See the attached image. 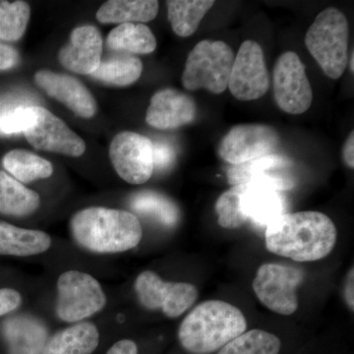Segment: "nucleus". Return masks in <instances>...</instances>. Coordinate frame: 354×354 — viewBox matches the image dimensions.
<instances>
[{
  "mask_svg": "<svg viewBox=\"0 0 354 354\" xmlns=\"http://www.w3.org/2000/svg\"><path fill=\"white\" fill-rule=\"evenodd\" d=\"M109 158L118 176L127 183L143 184L153 172V142L136 132L123 131L114 136Z\"/></svg>",
  "mask_w": 354,
  "mask_h": 354,
  "instance_id": "obj_12",
  "label": "nucleus"
},
{
  "mask_svg": "<svg viewBox=\"0 0 354 354\" xmlns=\"http://www.w3.org/2000/svg\"><path fill=\"white\" fill-rule=\"evenodd\" d=\"M143 71V64L136 55L120 53L102 60L93 78L116 87H127L136 82Z\"/></svg>",
  "mask_w": 354,
  "mask_h": 354,
  "instance_id": "obj_26",
  "label": "nucleus"
},
{
  "mask_svg": "<svg viewBox=\"0 0 354 354\" xmlns=\"http://www.w3.org/2000/svg\"><path fill=\"white\" fill-rule=\"evenodd\" d=\"M353 268H351L348 277H346V285H344V300L348 304L349 309L353 311L354 309V298H353Z\"/></svg>",
  "mask_w": 354,
  "mask_h": 354,
  "instance_id": "obj_38",
  "label": "nucleus"
},
{
  "mask_svg": "<svg viewBox=\"0 0 354 354\" xmlns=\"http://www.w3.org/2000/svg\"><path fill=\"white\" fill-rule=\"evenodd\" d=\"M279 143L278 131L270 125L239 124L221 139L218 153L228 164L241 165L274 153Z\"/></svg>",
  "mask_w": 354,
  "mask_h": 354,
  "instance_id": "obj_11",
  "label": "nucleus"
},
{
  "mask_svg": "<svg viewBox=\"0 0 354 354\" xmlns=\"http://www.w3.org/2000/svg\"><path fill=\"white\" fill-rule=\"evenodd\" d=\"M2 165L13 178L21 183L48 178L53 174V165L48 160L21 149L7 153Z\"/></svg>",
  "mask_w": 354,
  "mask_h": 354,
  "instance_id": "obj_27",
  "label": "nucleus"
},
{
  "mask_svg": "<svg viewBox=\"0 0 354 354\" xmlns=\"http://www.w3.org/2000/svg\"><path fill=\"white\" fill-rule=\"evenodd\" d=\"M354 132L351 131V134L346 139L344 143V149H342V158H344V162L351 169L354 167Z\"/></svg>",
  "mask_w": 354,
  "mask_h": 354,
  "instance_id": "obj_37",
  "label": "nucleus"
},
{
  "mask_svg": "<svg viewBox=\"0 0 354 354\" xmlns=\"http://www.w3.org/2000/svg\"><path fill=\"white\" fill-rule=\"evenodd\" d=\"M157 0H109L97 10V20L102 24L150 22L158 13Z\"/></svg>",
  "mask_w": 354,
  "mask_h": 354,
  "instance_id": "obj_22",
  "label": "nucleus"
},
{
  "mask_svg": "<svg viewBox=\"0 0 354 354\" xmlns=\"http://www.w3.org/2000/svg\"><path fill=\"white\" fill-rule=\"evenodd\" d=\"M305 46L324 73L337 80L348 66L349 25L346 15L329 7L317 15L304 39Z\"/></svg>",
  "mask_w": 354,
  "mask_h": 354,
  "instance_id": "obj_4",
  "label": "nucleus"
},
{
  "mask_svg": "<svg viewBox=\"0 0 354 354\" xmlns=\"http://www.w3.org/2000/svg\"><path fill=\"white\" fill-rule=\"evenodd\" d=\"M9 354H41L48 342V332L38 319L16 316L2 326Z\"/></svg>",
  "mask_w": 354,
  "mask_h": 354,
  "instance_id": "obj_18",
  "label": "nucleus"
},
{
  "mask_svg": "<svg viewBox=\"0 0 354 354\" xmlns=\"http://www.w3.org/2000/svg\"><path fill=\"white\" fill-rule=\"evenodd\" d=\"M246 187V183L232 186L216 200V213L221 227L237 230L248 221L241 208V197Z\"/></svg>",
  "mask_w": 354,
  "mask_h": 354,
  "instance_id": "obj_31",
  "label": "nucleus"
},
{
  "mask_svg": "<svg viewBox=\"0 0 354 354\" xmlns=\"http://www.w3.org/2000/svg\"><path fill=\"white\" fill-rule=\"evenodd\" d=\"M35 81L46 94L64 104L76 115L91 118L97 113L94 95L75 77L39 70L35 74Z\"/></svg>",
  "mask_w": 354,
  "mask_h": 354,
  "instance_id": "obj_15",
  "label": "nucleus"
},
{
  "mask_svg": "<svg viewBox=\"0 0 354 354\" xmlns=\"http://www.w3.org/2000/svg\"><path fill=\"white\" fill-rule=\"evenodd\" d=\"M106 354H138V346L131 339H122L114 344Z\"/></svg>",
  "mask_w": 354,
  "mask_h": 354,
  "instance_id": "obj_36",
  "label": "nucleus"
},
{
  "mask_svg": "<svg viewBox=\"0 0 354 354\" xmlns=\"http://www.w3.org/2000/svg\"><path fill=\"white\" fill-rule=\"evenodd\" d=\"M102 38L94 26H81L71 32L67 44L59 50L60 64L70 71L92 75L102 62Z\"/></svg>",
  "mask_w": 354,
  "mask_h": 354,
  "instance_id": "obj_17",
  "label": "nucleus"
},
{
  "mask_svg": "<svg viewBox=\"0 0 354 354\" xmlns=\"http://www.w3.org/2000/svg\"><path fill=\"white\" fill-rule=\"evenodd\" d=\"M270 85L271 78L262 46L254 41H243L230 72L227 87L230 93L239 101H255L269 91Z\"/></svg>",
  "mask_w": 354,
  "mask_h": 354,
  "instance_id": "obj_10",
  "label": "nucleus"
},
{
  "mask_svg": "<svg viewBox=\"0 0 354 354\" xmlns=\"http://www.w3.org/2000/svg\"><path fill=\"white\" fill-rule=\"evenodd\" d=\"M140 304L149 310L160 309L169 318H177L196 302L199 291L188 283L165 281L156 272H141L135 281Z\"/></svg>",
  "mask_w": 354,
  "mask_h": 354,
  "instance_id": "obj_9",
  "label": "nucleus"
},
{
  "mask_svg": "<svg viewBox=\"0 0 354 354\" xmlns=\"http://www.w3.org/2000/svg\"><path fill=\"white\" fill-rule=\"evenodd\" d=\"M246 184L241 197V208L248 220L267 227L274 218L285 214V202L281 192L259 184Z\"/></svg>",
  "mask_w": 354,
  "mask_h": 354,
  "instance_id": "obj_19",
  "label": "nucleus"
},
{
  "mask_svg": "<svg viewBox=\"0 0 354 354\" xmlns=\"http://www.w3.org/2000/svg\"><path fill=\"white\" fill-rule=\"evenodd\" d=\"M337 227L320 212L283 214L266 227V248L297 261L313 262L327 257L337 242Z\"/></svg>",
  "mask_w": 354,
  "mask_h": 354,
  "instance_id": "obj_1",
  "label": "nucleus"
},
{
  "mask_svg": "<svg viewBox=\"0 0 354 354\" xmlns=\"http://www.w3.org/2000/svg\"><path fill=\"white\" fill-rule=\"evenodd\" d=\"M36 106H20L0 114V132L15 134L26 132L36 122Z\"/></svg>",
  "mask_w": 354,
  "mask_h": 354,
  "instance_id": "obj_32",
  "label": "nucleus"
},
{
  "mask_svg": "<svg viewBox=\"0 0 354 354\" xmlns=\"http://www.w3.org/2000/svg\"><path fill=\"white\" fill-rule=\"evenodd\" d=\"M106 297L99 281L79 271H67L58 278L57 315L68 323L81 322L106 306Z\"/></svg>",
  "mask_w": 354,
  "mask_h": 354,
  "instance_id": "obj_6",
  "label": "nucleus"
},
{
  "mask_svg": "<svg viewBox=\"0 0 354 354\" xmlns=\"http://www.w3.org/2000/svg\"><path fill=\"white\" fill-rule=\"evenodd\" d=\"M216 2L214 0H169L167 16L177 36L187 38L199 28L200 23Z\"/></svg>",
  "mask_w": 354,
  "mask_h": 354,
  "instance_id": "obj_25",
  "label": "nucleus"
},
{
  "mask_svg": "<svg viewBox=\"0 0 354 354\" xmlns=\"http://www.w3.org/2000/svg\"><path fill=\"white\" fill-rule=\"evenodd\" d=\"M41 199L36 191L29 189L6 171H0V214L26 216L39 209Z\"/></svg>",
  "mask_w": 354,
  "mask_h": 354,
  "instance_id": "obj_23",
  "label": "nucleus"
},
{
  "mask_svg": "<svg viewBox=\"0 0 354 354\" xmlns=\"http://www.w3.org/2000/svg\"><path fill=\"white\" fill-rule=\"evenodd\" d=\"M36 122L24 132L34 148L69 157H80L85 153V142L64 121L43 106H36Z\"/></svg>",
  "mask_w": 354,
  "mask_h": 354,
  "instance_id": "obj_13",
  "label": "nucleus"
},
{
  "mask_svg": "<svg viewBox=\"0 0 354 354\" xmlns=\"http://www.w3.org/2000/svg\"><path fill=\"white\" fill-rule=\"evenodd\" d=\"M129 204L137 213L152 216L165 227H174L178 223V207L162 193L151 190L140 191L130 197Z\"/></svg>",
  "mask_w": 354,
  "mask_h": 354,
  "instance_id": "obj_28",
  "label": "nucleus"
},
{
  "mask_svg": "<svg viewBox=\"0 0 354 354\" xmlns=\"http://www.w3.org/2000/svg\"><path fill=\"white\" fill-rule=\"evenodd\" d=\"M22 297L13 288H0V316L6 315L20 306Z\"/></svg>",
  "mask_w": 354,
  "mask_h": 354,
  "instance_id": "obj_34",
  "label": "nucleus"
},
{
  "mask_svg": "<svg viewBox=\"0 0 354 354\" xmlns=\"http://www.w3.org/2000/svg\"><path fill=\"white\" fill-rule=\"evenodd\" d=\"M99 341V330L94 324L78 322L48 339L41 354H92Z\"/></svg>",
  "mask_w": 354,
  "mask_h": 354,
  "instance_id": "obj_20",
  "label": "nucleus"
},
{
  "mask_svg": "<svg viewBox=\"0 0 354 354\" xmlns=\"http://www.w3.org/2000/svg\"><path fill=\"white\" fill-rule=\"evenodd\" d=\"M274 101L288 114L306 113L313 102V91L304 64L293 51H286L277 60L272 72Z\"/></svg>",
  "mask_w": 354,
  "mask_h": 354,
  "instance_id": "obj_8",
  "label": "nucleus"
},
{
  "mask_svg": "<svg viewBox=\"0 0 354 354\" xmlns=\"http://www.w3.org/2000/svg\"><path fill=\"white\" fill-rule=\"evenodd\" d=\"M51 245L50 235L41 230H26L0 221V255H38Z\"/></svg>",
  "mask_w": 354,
  "mask_h": 354,
  "instance_id": "obj_21",
  "label": "nucleus"
},
{
  "mask_svg": "<svg viewBox=\"0 0 354 354\" xmlns=\"http://www.w3.org/2000/svg\"><path fill=\"white\" fill-rule=\"evenodd\" d=\"M246 330V318L241 309L228 302L208 300L184 318L178 339L191 354H209L220 351Z\"/></svg>",
  "mask_w": 354,
  "mask_h": 354,
  "instance_id": "obj_3",
  "label": "nucleus"
},
{
  "mask_svg": "<svg viewBox=\"0 0 354 354\" xmlns=\"http://www.w3.org/2000/svg\"><path fill=\"white\" fill-rule=\"evenodd\" d=\"M109 48L128 55H149L157 48V39L148 26L125 23L114 28L106 39Z\"/></svg>",
  "mask_w": 354,
  "mask_h": 354,
  "instance_id": "obj_24",
  "label": "nucleus"
},
{
  "mask_svg": "<svg viewBox=\"0 0 354 354\" xmlns=\"http://www.w3.org/2000/svg\"><path fill=\"white\" fill-rule=\"evenodd\" d=\"M196 113V104L190 95L174 88H164L151 99L146 122L157 129H176L193 122Z\"/></svg>",
  "mask_w": 354,
  "mask_h": 354,
  "instance_id": "obj_16",
  "label": "nucleus"
},
{
  "mask_svg": "<svg viewBox=\"0 0 354 354\" xmlns=\"http://www.w3.org/2000/svg\"><path fill=\"white\" fill-rule=\"evenodd\" d=\"M70 230L79 245L95 253L125 252L138 245L143 236L134 214L104 207L77 212L70 221Z\"/></svg>",
  "mask_w": 354,
  "mask_h": 354,
  "instance_id": "obj_2",
  "label": "nucleus"
},
{
  "mask_svg": "<svg viewBox=\"0 0 354 354\" xmlns=\"http://www.w3.org/2000/svg\"><path fill=\"white\" fill-rule=\"evenodd\" d=\"M281 339L264 330H245L218 351V354H279Z\"/></svg>",
  "mask_w": 354,
  "mask_h": 354,
  "instance_id": "obj_29",
  "label": "nucleus"
},
{
  "mask_svg": "<svg viewBox=\"0 0 354 354\" xmlns=\"http://www.w3.org/2000/svg\"><path fill=\"white\" fill-rule=\"evenodd\" d=\"M31 17V7L26 1L0 0V39L16 41L22 38Z\"/></svg>",
  "mask_w": 354,
  "mask_h": 354,
  "instance_id": "obj_30",
  "label": "nucleus"
},
{
  "mask_svg": "<svg viewBox=\"0 0 354 354\" xmlns=\"http://www.w3.org/2000/svg\"><path fill=\"white\" fill-rule=\"evenodd\" d=\"M354 53L353 51H351V57H348V64L349 65V69H351V73H353L354 72V65H353V62H354Z\"/></svg>",
  "mask_w": 354,
  "mask_h": 354,
  "instance_id": "obj_39",
  "label": "nucleus"
},
{
  "mask_svg": "<svg viewBox=\"0 0 354 354\" xmlns=\"http://www.w3.org/2000/svg\"><path fill=\"white\" fill-rule=\"evenodd\" d=\"M304 279L299 268L266 263L260 266L253 281V290L261 304L268 309L288 316L297 312V290Z\"/></svg>",
  "mask_w": 354,
  "mask_h": 354,
  "instance_id": "obj_7",
  "label": "nucleus"
},
{
  "mask_svg": "<svg viewBox=\"0 0 354 354\" xmlns=\"http://www.w3.org/2000/svg\"><path fill=\"white\" fill-rule=\"evenodd\" d=\"M153 169L165 171L174 162L176 152L169 144L164 142L153 143Z\"/></svg>",
  "mask_w": 354,
  "mask_h": 354,
  "instance_id": "obj_33",
  "label": "nucleus"
},
{
  "mask_svg": "<svg viewBox=\"0 0 354 354\" xmlns=\"http://www.w3.org/2000/svg\"><path fill=\"white\" fill-rule=\"evenodd\" d=\"M19 62V53L12 46L0 43V70L13 68Z\"/></svg>",
  "mask_w": 354,
  "mask_h": 354,
  "instance_id": "obj_35",
  "label": "nucleus"
},
{
  "mask_svg": "<svg viewBox=\"0 0 354 354\" xmlns=\"http://www.w3.org/2000/svg\"><path fill=\"white\" fill-rule=\"evenodd\" d=\"M234 62V51L225 41H200L186 59L183 87L188 91L205 88L212 94H221L228 87Z\"/></svg>",
  "mask_w": 354,
  "mask_h": 354,
  "instance_id": "obj_5",
  "label": "nucleus"
},
{
  "mask_svg": "<svg viewBox=\"0 0 354 354\" xmlns=\"http://www.w3.org/2000/svg\"><path fill=\"white\" fill-rule=\"evenodd\" d=\"M290 165V160L285 156L272 153L244 164L232 165L227 171V181L232 186L254 183L279 192L290 190L295 187V183L285 171Z\"/></svg>",
  "mask_w": 354,
  "mask_h": 354,
  "instance_id": "obj_14",
  "label": "nucleus"
}]
</instances>
